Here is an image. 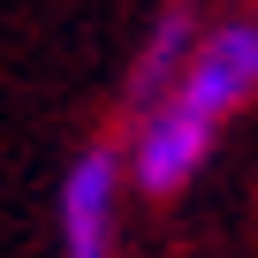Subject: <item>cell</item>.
Returning <instances> with one entry per match:
<instances>
[{"mask_svg": "<svg viewBox=\"0 0 258 258\" xmlns=\"http://www.w3.org/2000/svg\"><path fill=\"white\" fill-rule=\"evenodd\" d=\"M205 145H213V121L205 114H190L175 91L145 114V129H137V182L152 190V198H167V190H182L190 175H198V160H205Z\"/></svg>", "mask_w": 258, "mask_h": 258, "instance_id": "3957f363", "label": "cell"}, {"mask_svg": "<svg viewBox=\"0 0 258 258\" xmlns=\"http://www.w3.org/2000/svg\"><path fill=\"white\" fill-rule=\"evenodd\" d=\"M250 91H258V31H250V23L213 31V38L175 69V99H182L190 114H205V121L235 114Z\"/></svg>", "mask_w": 258, "mask_h": 258, "instance_id": "6da1fadb", "label": "cell"}, {"mask_svg": "<svg viewBox=\"0 0 258 258\" xmlns=\"http://www.w3.org/2000/svg\"><path fill=\"white\" fill-rule=\"evenodd\" d=\"M114 190H121V160L106 145H91L61 175V258H114Z\"/></svg>", "mask_w": 258, "mask_h": 258, "instance_id": "7a4b0ae2", "label": "cell"}, {"mask_svg": "<svg viewBox=\"0 0 258 258\" xmlns=\"http://www.w3.org/2000/svg\"><path fill=\"white\" fill-rule=\"evenodd\" d=\"M182 61H190V16H160V31H152V46L137 53V76H129V91H137V99H152V91H167Z\"/></svg>", "mask_w": 258, "mask_h": 258, "instance_id": "277c9868", "label": "cell"}]
</instances>
